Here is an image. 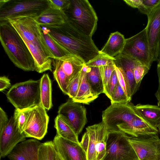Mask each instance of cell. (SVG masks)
<instances>
[{
  "mask_svg": "<svg viewBox=\"0 0 160 160\" xmlns=\"http://www.w3.org/2000/svg\"><path fill=\"white\" fill-rule=\"evenodd\" d=\"M44 27L71 54L80 57L85 63L99 53L92 37L78 30L68 20L61 26Z\"/></svg>",
  "mask_w": 160,
  "mask_h": 160,
  "instance_id": "6da1fadb",
  "label": "cell"
},
{
  "mask_svg": "<svg viewBox=\"0 0 160 160\" xmlns=\"http://www.w3.org/2000/svg\"><path fill=\"white\" fill-rule=\"evenodd\" d=\"M0 40L6 53L15 66L25 71H36L34 60L27 46L8 20L0 22Z\"/></svg>",
  "mask_w": 160,
  "mask_h": 160,
  "instance_id": "7a4b0ae2",
  "label": "cell"
},
{
  "mask_svg": "<svg viewBox=\"0 0 160 160\" xmlns=\"http://www.w3.org/2000/svg\"><path fill=\"white\" fill-rule=\"evenodd\" d=\"M37 14L18 15L7 20L15 29L24 42L32 44L48 58L54 57L43 38L41 26L36 20Z\"/></svg>",
  "mask_w": 160,
  "mask_h": 160,
  "instance_id": "3957f363",
  "label": "cell"
},
{
  "mask_svg": "<svg viewBox=\"0 0 160 160\" xmlns=\"http://www.w3.org/2000/svg\"><path fill=\"white\" fill-rule=\"evenodd\" d=\"M68 20L76 29L92 37L97 26L98 18L92 6L87 0H71L65 11Z\"/></svg>",
  "mask_w": 160,
  "mask_h": 160,
  "instance_id": "277c9868",
  "label": "cell"
},
{
  "mask_svg": "<svg viewBox=\"0 0 160 160\" xmlns=\"http://www.w3.org/2000/svg\"><path fill=\"white\" fill-rule=\"evenodd\" d=\"M40 86V79L17 83L10 88L6 96L16 109L31 108L41 104Z\"/></svg>",
  "mask_w": 160,
  "mask_h": 160,
  "instance_id": "5b68a950",
  "label": "cell"
},
{
  "mask_svg": "<svg viewBox=\"0 0 160 160\" xmlns=\"http://www.w3.org/2000/svg\"><path fill=\"white\" fill-rule=\"evenodd\" d=\"M108 133L107 127L102 121L86 128L80 143L86 152L87 160H102L106 153Z\"/></svg>",
  "mask_w": 160,
  "mask_h": 160,
  "instance_id": "8992f818",
  "label": "cell"
},
{
  "mask_svg": "<svg viewBox=\"0 0 160 160\" xmlns=\"http://www.w3.org/2000/svg\"><path fill=\"white\" fill-rule=\"evenodd\" d=\"M128 136L120 130L108 131L106 152L102 160H138Z\"/></svg>",
  "mask_w": 160,
  "mask_h": 160,
  "instance_id": "52a82bcc",
  "label": "cell"
},
{
  "mask_svg": "<svg viewBox=\"0 0 160 160\" xmlns=\"http://www.w3.org/2000/svg\"><path fill=\"white\" fill-rule=\"evenodd\" d=\"M138 116L134 105L130 102L111 104L102 112V121L108 131L117 130L118 126L131 122Z\"/></svg>",
  "mask_w": 160,
  "mask_h": 160,
  "instance_id": "ba28073f",
  "label": "cell"
},
{
  "mask_svg": "<svg viewBox=\"0 0 160 160\" xmlns=\"http://www.w3.org/2000/svg\"><path fill=\"white\" fill-rule=\"evenodd\" d=\"M122 53L150 68L153 62L145 28L136 34L126 39Z\"/></svg>",
  "mask_w": 160,
  "mask_h": 160,
  "instance_id": "9c48e42d",
  "label": "cell"
},
{
  "mask_svg": "<svg viewBox=\"0 0 160 160\" xmlns=\"http://www.w3.org/2000/svg\"><path fill=\"white\" fill-rule=\"evenodd\" d=\"M48 7L47 0H8L4 5L0 7V22L18 15L39 14Z\"/></svg>",
  "mask_w": 160,
  "mask_h": 160,
  "instance_id": "30bf717a",
  "label": "cell"
},
{
  "mask_svg": "<svg viewBox=\"0 0 160 160\" xmlns=\"http://www.w3.org/2000/svg\"><path fill=\"white\" fill-rule=\"evenodd\" d=\"M41 104L30 108L23 129L27 137L42 139L47 132L49 118Z\"/></svg>",
  "mask_w": 160,
  "mask_h": 160,
  "instance_id": "8fae6325",
  "label": "cell"
},
{
  "mask_svg": "<svg viewBox=\"0 0 160 160\" xmlns=\"http://www.w3.org/2000/svg\"><path fill=\"white\" fill-rule=\"evenodd\" d=\"M58 114L78 135L87 123L86 108L71 98L59 107Z\"/></svg>",
  "mask_w": 160,
  "mask_h": 160,
  "instance_id": "7c38bea8",
  "label": "cell"
},
{
  "mask_svg": "<svg viewBox=\"0 0 160 160\" xmlns=\"http://www.w3.org/2000/svg\"><path fill=\"white\" fill-rule=\"evenodd\" d=\"M128 140L138 160H160V144L158 134L134 137Z\"/></svg>",
  "mask_w": 160,
  "mask_h": 160,
  "instance_id": "4fadbf2b",
  "label": "cell"
},
{
  "mask_svg": "<svg viewBox=\"0 0 160 160\" xmlns=\"http://www.w3.org/2000/svg\"><path fill=\"white\" fill-rule=\"evenodd\" d=\"M24 133L20 131L13 116L5 125L0 127V155L1 158L7 156L19 143L26 140Z\"/></svg>",
  "mask_w": 160,
  "mask_h": 160,
  "instance_id": "5bb4252c",
  "label": "cell"
},
{
  "mask_svg": "<svg viewBox=\"0 0 160 160\" xmlns=\"http://www.w3.org/2000/svg\"><path fill=\"white\" fill-rule=\"evenodd\" d=\"M146 27L152 61H158L160 57V4L148 15Z\"/></svg>",
  "mask_w": 160,
  "mask_h": 160,
  "instance_id": "9a60e30c",
  "label": "cell"
},
{
  "mask_svg": "<svg viewBox=\"0 0 160 160\" xmlns=\"http://www.w3.org/2000/svg\"><path fill=\"white\" fill-rule=\"evenodd\" d=\"M56 151L63 160H87L80 144L64 139L56 134L53 141Z\"/></svg>",
  "mask_w": 160,
  "mask_h": 160,
  "instance_id": "2e32d148",
  "label": "cell"
},
{
  "mask_svg": "<svg viewBox=\"0 0 160 160\" xmlns=\"http://www.w3.org/2000/svg\"><path fill=\"white\" fill-rule=\"evenodd\" d=\"M38 140L31 139L18 144L7 156L10 160H38Z\"/></svg>",
  "mask_w": 160,
  "mask_h": 160,
  "instance_id": "e0dca14e",
  "label": "cell"
},
{
  "mask_svg": "<svg viewBox=\"0 0 160 160\" xmlns=\"http://www.w3.org/2000/svg\"><path fill=\"white\" fill-rule=\"evenodd\" d=\"M114 58V64L122 74L129 85L132 96L138 91L140 86L136 83L133 74L134 67L138 61L122 53Z\"/></svg>",
  "mask_w": 160,
  "mask_h": 160,
  "instance_id": "ac0fdd59",
  "label": "cell"
},
{
  "mask_svg": "<svg viewBox=\"0 0 160 160\" xmlns=\"http://www.w3.org/2000/svg\"><path fill=\"white\" fill-rule=\"evenodd\" d=\"M117 130L134 137L158 134L159 132L157 128L143 120L139 116L129 123L118 126Z\"/></svg>",
  "mask_w": 160,
  "mask_h": 160,
  "instance_id": "d6986e66",
  "label": "cell"
},
{
  "mask_svg": "<svg viewBox=\"0 0 160 160\" xmlns=\"http://www.w3.org/2000/svg\"><path fill=\"white\" fill-rule=\"evenodd\" d=\"M41 27H53L61 26L68 20L64 11L48 7L36 17Z\"/></svg>",
  "mask_w": 160,
  "mask_h": 160,
  "instance_id": "ffe728a7",
  "label": "cell"
},
{
  "mask_svg": "<svg viewBox=\"0 0 160 160\" xmlns=\"http://www.w3.org/2000/svg\"><path fill=\"white\" fill-rule=\"evenodd\" d=\"M54 59L60 65L69 82L81 72L85 64L81 58L72 54Z\"/></svg>",
  "mask_w": 160,
  "mask_h": 160,
  "instance_id": "44dd1931",
  "label": "cell"
},
{
  "mask_svg": "<svg viewBox=\"0 0 160 160\" xmlns=\"http://www.w3.org/2000/svg\"><path fill=\"white\" fill-rule=\"evenodd\" d=\"M87 66L84 64L81 72L80 82L78 92L72 99L76 102L88 104L98 96L93 93L87 80Z\"/></svg>",
  "mask_w": 160,
  "mask_h": 160,
  "instance_id": "7402d4cb",
  "label": "cell"
},
{
  "mask_svg": "<svg viewBox=\"0 0 160 160\" xmlns=\"http://www.w3.org/2000/svg\"><path fill=\"white\" fill-rule=\"evenodd\" d=\"M126 39L124 35L118 32L111 33L107 42L99 52L114 58L122 53Z\"/></svg>",
  "mask_w": 160,
  "mask_h": 160,
  "instance_id": "603a6c76",
  "label": "cell"
},
{
  "mask_svg": "<svg viewBox=\"0 0 160 160\" xmlns=\"http://www.w3.org/2000/svg\"><path fill=\"white\" fill-rule=\"evenodd\" d=\"M134 109L138 115L142 119L158 127L160 122L159 106L139 103L134 105Z\"/></svg>",
  "mask_w": 160,
  "mask_h": 160,
  "instance_id": "cb8c5ba5",
  "label": "cell"
},
{
  "mask_svg": "<svg viewBox=\"0 0 160 160\" xmlns=\"http://www.w3.org/2000/svg\"><path fill=\"white\" fill-rule=\"evenodd\" d=\"M41 27L44 41L54 57L53 59H59L66 56L71 54L53 38L46 28Z\"/></svg>",
  "mask_w": 160,
  "mask_h": 160,
  "instance_id": "d4e9b609",
  "label": "cell"
},
{
  "mask_svg": "<svg viewBox=\"0 0 160 160\" xmlns=\"http://www.w3.org/2000/svg\"><path fill=\"white\" fill-rule=\"evenodd\" d=\"M86 75L93 93L98 96L104 93V87L99 68L87 66Z\"/></svg>",
  "mask_w": 160,
  "mask_h": 160,
  "instance_id": "484cf974",
  "label": "cell"
},
{
  "mask_svg": "<svg viewBox=\"0 0 160 160\" xmlns=\"http://www.w3.org/2000/svg\"><path fill=\"white\" fill-rule=\"evenodd\" d=\"M41 104L47 110L52 106V86L51 80L48 74H44L40 79Z\"/></svg>",
  "mask_w": 160,
  "mask_h": 160,
  "instance_id": "4316f807",
  "label": "cell"
},
{
  "mask_svg": "<svg viewBox=\"0 0 160 160\" xmlns=\"http://www.w3.org/2000/svg\"><path fill=\"white\" fill-rule=\"evenodd\" d=\"M54 127L57 134L68 140L79 143L77 135L71 127L58 115L55 119Z\"/></svg>",
  "mask_w": 160,
  "mask_h": 160,
  "instance_id": "83f0119b",
  "label": "cell"
},
{
  "mask_svg": "<svg viewBox=\"0 0 160 160\" xmlns=\"http://www.w3.org/2000/svg\"><path fill=\"white\" fill-rule=\"evenodd\" d=\"M54 78L63 92L68 95V88L69 81L59 64L54 59L52 61Z\"/></svg>",
  "mask_w": 160,
  "mask_h": 160,
  "instance_id": "f1b7e54d",
  "label": "cell"
},
{
  "mask_svg": "<svg viewBox=\"0 0 160 160\" xmlns=\"http://www.w3.org/2000/svg\"><path fill=\"white\" fill-rule=\"evenodd\" d=\"M56 152L53 141L42 143L38 151V160H56Z\"/></svg>",
  "mask_w": 160,
  "mask_h": 160,
  "instance_id": "f546056e",
  "label": "cell"
},
{
  "mask_svg": "<svg viewBox=\"0 0 160 160\" xmlns=\"http://www.w3.org/2000/svg\"><path fill=\"white\" fill-rule=\"evenodd\" d=\"M109 99L111 104H123L130 102L118 82Z\"/></svg>",
  "mask_w": 160,
  "mask_h": 160,
  "instance_id": "4dcf8cb0",
  "label": "cell"
},
{
  "mask_svg": "<svg viewBox=\"0 0 160 160\" xmlns=\"http://www.w3.org/2000/svg\"><path fill=\"white\" fill-rule=\"evenodd\" d=\"M114 58L99 52V54L85 65L89 67H99L107 65L113 62Z\"/></svg>",
  "mask_w": 160,
  "mask_h": 160,
  "instance_id": "1f68e13d",
  "label": "cell"
},
{
  "mask_svg": "<svg viewBox=\"0 0 160 160\" xmlns=\"http://www.w3.org/2000/svg\"><path fill=\"white\" fill-rule=\"evenodd\" d=\"M30 108L23 109L15 110L13 117L18 125L20 132L23 133V129L26 122Z\"/></svg>",
  "mask_w": 160,
  "mask_h": 160,
  "instance_id": "d6a6232c",
  "label": "cell"
},
{
  "mask_svg": "<svg viewBox=\"0 0 160 160\" xmlns=\"http://www.w3.org/2000/svg\"><path fill=\"white\" fill-rule=\"evenodd\" d=\"M99 68L104 88L108 84L113 72L115 70V65L113 61L107 65Z\"/></svg>",
  "mask_w": 160,
  "mask_h": 160,
  "instance_id": "836d02e7",
  "label": "cell"
},
{
  "mask_svg": "<svg viewBox=\"0 0 160 160\" xmlns=\"http://www.w3.org/2000/svg\"><path fill=\"white\" fill-rule=\"evenodd\" d=\"M150 69L147 66L138 62H137L133 70L135 80L137 84L140 85L142 80Z\"/></svg>",
  "mask_w": 160,
  "mask_h": 160,
  "instance_id": "e575fe53",
  "label": "cell"
},
{
  "mask_svg": "<svg viewBox=\"0 0 160 160\" xmlns=\"http://www.w3.org/2000/svg\"><path fill=\"white\" fill-rule=\"evenodd\" d=\"M160 4V0H142V5L138 9L142 13L147 15Z\"/></svg>",
  "mask_w": 160,
  "mask_h": 160,
  "instance_id": "d590c367",
  "label": "cell"
},
{
  "mask_svg": "<svg viewBox=\"0 0 160 160\" xmlns=\"http://www.w3.org/2000/svg\"><path fill=\"white\" fill-rule=\"evenodd\" d=\"M81 72L69 83L68 88V95L71 98H74L78 92L80 82Z\"/></svg>",
  "mask_w": 160,
  "mask_h": 160,
  "instance_id": "8d00e7d4",
  "label": "cell"
},
{
  "mask_svg": "<svg viewBox=\"0 0 160 160\" xmlns=\"http://www.w3.org/2000/svg\"><path fill=\"white\" fill-rule=\"evenodd\" d=\"M115 70L116 73L118 82L124 90L126 96L131 101L132 96L131 95L130 89L122 74L119 69L115 66Z\"/></svg>",
  "mask_w": 160,
  "mask_h": 160,
  "instance_id": "74e56055",
  "label": "cell"
},
{
  "mask_svg": "<svg viewBox=\"0 0 160 160\" xmlns=\"http://www.w3.org/2000/svg\"><path fill=\"white\" fill-rule=\"evenodd\" d=\"M48 7L65 11L68 9L71 0H47Z\"/></svg>",
  "mask_w": 160,
  "mask_h": 160,
  "instance_id": "f35d334b",
  "label": "cell"
},
{
  "mask_svg": "<svg viewBox=\"0 0 160 160\" xmlns=\"http://www.w3.org/2000/svg\"><path fill=\"white\" fill-rule=\"evenodd\" d=\"M118 82L116 73L115 70L107 85L104 88V93L109 99Z\"/></svg>",
  "mask_w": 160,
  "mask_h": 160,
  "instance_id": "ab89813d",
  "label": "cell"
},
{
  "mask_svg": "<svg viewBox=\"0 0 160 160\" xmlns=\"http://www.w3.org/2000/svg\"><path fill=\"white\" fill-rule=\"evenodd\" d=\"M157 72L158 78V85L155 95L157 99L158 103L160 104V57L158 60V62L157 65Z\"/></svg>",
  "mask_w": 160,
  "mask_h": 160,
  "instance_id": "60d3db41",
  "label": "cell"
},
{
  "mask_svg": "<svg viewBox=\"0 0 160 160\" xmlns=\"http://www.w3.org/2000/svg\"><path fill=\"white\" fill-rule=\"evenodd\" d=\"M11 86L10 80L7 77L3 76L0 78V91L2 92Z\"/></svg>",
  "mask_w": 160,
  "mask_h": 160,
  "instance_id": "b9f144b4",
  "label": "cell"
},
{
  "mask_svg": "<svg viewBox=\"0 0 160 160\" xmlns=\"http://www.w3.org/2000/svg\"><path fill=\"white\" fill-rule=\"evenodd\" d=\"M123 1L129 6L138 9L142 4V0H124Z\"/></svg>",
  "mask_w": 160,
  "mask_h": 160,
  "instance_id": "7bdbcfd3",
  "label": "cell"
},
{
  "mask_svg": "<svg viewBox=\"0 0 160 160\" xmlns=\"http://www.w3.org/2000/svg\"><path fill=\"white\" fill-rule=\"evenodd\" d=\"M56 160H63L57 151L56 152Z\"/></svg>",
  "mask_w": 160,
  "mask_h": 160,
  "instance_id": "ee69618b",
  "label": "cell"
},
{
  "mask_svg": "<svg viewBox=\"0 0 160 160\" xmlns=\"http://www.w3.org/2000/svg\"><path fill=\"white\" fill-rule=\"evenodd\" d=\"M158 129L159 132L160 134V122H159L158 126Z\"/></svg>",
  "mask_w": 160,
  "mask_h": 160,
  "instance_id": "f6af8a7d",
  "label": "cell"
},
{
  "mask_svg": "<svg viewBox=\"0 0 160 160\" xmlns=\"http://www.w3.org/2000/svg\"></svg>",
  "mask_w": 160,
  "mask_h": 160,
  "instance_id": "bcb514c9",
  "label": "cell"
},
{
  "mask_svg": "<svg viewBox=\"0 0 160 160\" xmlns=\"http://www.w3.org/2000/svg\"></svg>",
  "mask_w": 160,
  "mask_h": 160,
  "instance_id": "7dc6e473",
  "label": "cell"
},
{
  "mask_svg": "<svg viewBox=\"0 0 160 160\" xmlns=\"http://www.w3.org/2000/svg\"></svg>",
  "mask_w": 160,
  "mask_h": 160,
  "instance_id": "c3c4849f",
  "label": "cell"
},
{
  "mask_svg": "<svg viewBox=\"0 0 160 160\" xmlns=\"http://www.w3.org/2000/svg\"></svg>",
  "mask_w": 160,
  "mask_h": 160,
  "instance_id": "681fc988",
  "label": "cell"
}]
</instances>
